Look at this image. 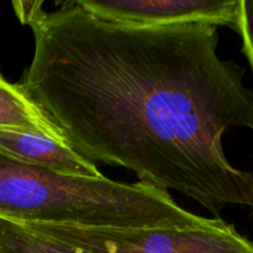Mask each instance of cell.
Masks as SVG:
<instances>
[{
    "label": "cell",
    "instance_id": "cell-6",
    "mask_svg": "<svg viewBox=\"0 0 253 253\" xmlns=\"http://www.w3.org/2000/svg\"><path fill=\"white\" fill-rule=\"evenodd\" d=\"M0 130L21 131L46 136L67 143L61 130L41 108L0 72ZM68 145V143H67ZM69 146V145H68Z\"/></svg>",
    "mask_w": 253,
    "mask_h": 253
},
{
    "label": "cell",
    "instance_id": "cell-7",
    "mask_svg": "<svg viewBox=\"0 0 253 253\" xmlns=\"http://www.w3.org/2000/svg\"><path fill=\"white\" fill-rule=\"evenodd\" d=\"M0 253H83L0 217Z\"/></svg>",
    "mask_w": 253,
    "mask_h": 253
},
{
    "label": "cell",
    "instance_id": "cell-4",
    "mask_svg": "<svg viewBox=\"0 0 253 253\" xmlns=\"http://www.w3.org/2000/svg\"><path fill=\"white\" fill-rule=\"evenodd\" d=\"M77 2L94 16L138 27L207 24L234 29L239 7V0H77Z\"/></svg>",
    "mask_w": 253,
    "mask_h": 253
},
{
    "label": "cell",
    "instance_id": "cell-1",
    "mask_svg": "<svg viewBox=\"0 0 253 253\" xmlns=\"http://www.w3.org/2000/svg\"><path fill=\"white\" fill-rule=\"evenodd\" d=\"M11 5L34 34L17 85L77 153L175 190L216 219L227 205L253 208V174L222 145L229 130L253 131V91L244 67L219 56L216 26H127L77 0L53 11L43 1Z\"/></svg>",
    "mask_w": 253,
    "mask_h": 253
},
{
    "label": "cell",
    "instance_id": "cell-8",
    "mask_svg": "<svg viewBox=\"0 0 253 253\" xmlns=\"http://www.w3.org/2000/svg\"><path fill=\"white\" fill-rule=\"evenodd\" d=\"M236 30L242 40V52L253 71V0H239Z\"/></svg>",
    "mask_w": 253,
    "mask_h": 253
},
{
    "label": "cell",
    "instance_id": "cell-2",
    "mask_svg": "<svg viewBox=\"0 0 253 253\" xmlns=\"http://www.w3.org/2000/svg\"><path fill=\"white\" fill-rule=\"evenodd\" d=\"M0 217L22 224L175 231L210 226L216 219L189 212L148 183L73 177L2 155Z\"/></svg>",
    "mask_w": 253,
    "mask_h": 253
},
{
    "label": "cell",
    "instance_id": "cell-5",
    "mask_svg": "<svg viewBox=\"0 0 253 253\" xmlns=\"http://www.w3.org/2000/svg\"><path fill=\"white\" fill-rule=\"evenodd\" d=\"M0 155L61 174L83 178L104 175L96 165L82 157L71 146L37 133L0 130Z\"/></svg>",
    "mask_w": 253,
    "mask_h": 253
},
{
    "label": "cell",
    "instance_id": "cell-3",
    "mask_svg": "<svg viewBox=\"0 0 253 253\" xmlns=\"http://www.w3.org/2000/svg\"><path fill=\"white\" fill-rule=\"evenodd\" d=\"M24 225L36 234L83 253H253V241L221 217L215 219L210 226L185 231Z\"/></svg>",
    "mask_w": 253,
    "mask_h": 253
}]
</instances>
